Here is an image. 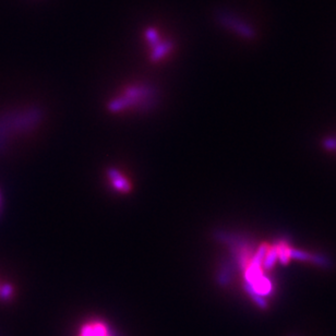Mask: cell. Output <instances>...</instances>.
<instances>
[{"label":"cell","instance_id":"1","mask_svg":"<svg viewBox=\"0 0 336 336\" xmlns=\"http://www.w3.org/2000/svg\"><path fill=\"white\" fill-rule=\"evenodd\" d=\"M218 21L222 23L223 27L228 28L235 33L246 39H255L257 37L256 30L247 22H243L241 19L233 16L228 13L218 14Z\"/></svg>","mask_w":336,"mask_h":336},{"label":"cell","instance_id":"2","mask_svg":"<svg viewBox=\"0 0 336 336\" xmlns=\"http://www.w3.org/2000/svg\"><path fill=\"white\" fill-rule=\"evenodd\" d=\"M111 332L106 324L95 322L86 324L81 330L80 336H111Z\"/></svg>","mask_w":336,"mask_h":336},{"label":"cell","instance_id":"3","mask_svg":"<svg viewBox=\"0 0 336 336\" xmlns=\"http://www.w3.org/2000/svg\"><path fill=\"white\" fill-rule=\"evenodd\" d=\"M108 176H109V179L112 181L113 187L116 190H118L120 192H128L131 189L130 182L125 179L119 172L113 170L109 172Z\"/></svg>","mask_w":336,"mask_h":336},{"label":"cell","instance_id":"4","mask_svg":"<svg viewBox=\"0 0 336 336\" xmlns=\"http://www.w3.org/2000/svg\"><path fill=\"white\" fill-rule=\"evenodd\" d=\"M250 284L252 285V286H254V288L256 289V291L258 293H260V295H261V296H263V297L270 295L272 289H273L272 282L270 280H268V279H266V277L264 275H262L256 282L250 283Z\"/></svg>","mask_w":336,"mask_h":336},{"label":"cell","instance_id":"5","mask_svg":"<svg viewBox=\"0 0 336 336\" xmlns=\"http://www.w3.org/2000/svg\"><path fill=\"white\" fill-rule=\"evenodd\" d=\"M243 288H245V290L247 291L248 295L251 297V299L254 300L256 302V305L259 307V308H261V309H266L267 308V301L266 299L260 295V293H258L256 291V289L254 288V286H252V285L248 282H245V285H243Z\"/></svg>","mask_w":336,"mask_h":336},{"label":"cell","instance_id":"6","mask_svg":"<svg viewBox=\"0 0 336 336\" xmlns=\"http://www.w3.org/2000/svg\"><path fill=\"white\" fill-rule=\"evenodd\" d=\"M276 261H277V248H276V245H274L272 247H268V250L266 252L265 258L262 263V270H265V271L272 270Z\"/></svg>","mask_w":336,"mask_h":336},{"label":"cell","instance_id":"7","mask_svg":"<svg viewBox=\"0 0 336 336\" xmlns=\"http://www.w3.org/2000/svg\"><path fill=\"white\" fill-rule=\"evenodd\" d=\"M288 255H289L290 260L291 259L298 260V261H301V262H310L312 258V254H310V252L296 249V248H290V247L288 248Z\"/></svg>","mask_w":336,"mask_h":336},{"label":"cell","instance_id":"8","mask_svg":"<svg viewBox=\"0 0 336 336\" xmlns=\"http://www.w3.org/2000/svg\"><path fill=\"white\" fill-rule=\"evenodd\" d=\"M310 263H312L321 268H331L333 266V262L329 257L320 254H312V258Z\"/></svg>","mask_w":336,"mask_h":336},{"label":"cell","instance_id":"9","mask_svg":"<svg viewBox=\"0 0 336 336\" xmlns=\"http://www.w3.org/2000/svg\"><path fill=\"white\" fill-rule=\"evenodd\" d=\"M277 248V260L284 265H286L289 262V255H288V246L284 242H279L276 245Z\"/></svg>","mask_w":336,"mask_h":336},{"label":"cell","instance_id":"10","mask_svg":"<svg viewBox=\"0 0 336 336\" xmlns=\"http://www.w3.org/2000/svg\"><path fill=\"white\" fill-rule=\"evenodd\" d=\"M13 293V287L10 284H4L0 286V299L9 300Z\"/></svg>","mask_w":336,"mask_h":336},{"label":"cell","instance_id":"11","mask_svg":"<svg viewBox=\"0 0 336 336\" xmlns=\"http://www.w3.org/2000/svg\"><path fill=\"white\" fill-rule=\"evenodd\" d=\"M322 146L326 151L336 152V137H327L322 141Z\"/></svg>","mask_w":336,"mask_h":336},{"label":"cell","instance_id":"12","mask_svg":"<svg viewBox=\"0 0 336 336\" xmlns=\"http://www.w3.org/2000/svg\"><path fill=\"white\" fill-rule=\"evenodd\" d=\"M0 201H2V195H0Z\"/></svg>","mask_w":336,"mask_h":336}]
</instances>
